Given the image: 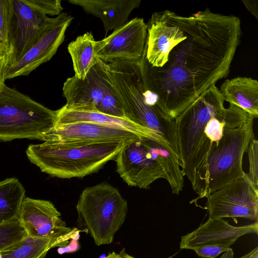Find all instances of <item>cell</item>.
I'll return each instance as SVG.
<instances>
[{
    "label": "cell",
    "instance_id": "1",
    "mask_svg": "<svg viewBox=\"0 0 258 258\" xmlns=\"http://www.w3.org/2000/svg\"><path fill=\"white\" fill-rule=\"evenodd\" d=\"M160 13L187 37L178 46L199 96L228 76L242 34L238 17L215 13L208 8L190 16L169 10Z\"/></svg>",
    "mask_w": 258,
    "mask_h": 258
},
{
    "label": "cell",
    "instance_id": "2",
    "mask_svg": "<svg viewBox=\"0 0 258 258\" xmlns=\"http://www.w3.org/2000/svg\"><path fill=\"white\" fill-rule=\"evenodd\" d=\"M219 89L213 85L175 119L181 169L192 186L210 151L225 132L244 124L249 115L230 104L227 108Z\"/></svg>",
    "mask_w": 258,
    "mask_h": 258
},
{
    "label": "cell",
    "instance_id": "3",
    "mask_svg": "<svg viewBox=\"0 0 258 258\" xmlns=\"http://www.w3.org/2000/svg\"><path fill=\"white\" fill-rule=\"evenodd\" d=\"M140 60H101L124 117L156 134L180 158L174 119L159 108V97L147 85Z\"/></svg>",
    "mask_w": 258,
    "mask_h": 258
},
{
    "label": "cell",
    "instance_id": "4",
    "mask_svg": "<svg viewBox=\"0 0 258 258\" xmlns=\"http://www.w3.org/2000/svg\"><path fill=\"white\" fill-rule=\"evenodd\" d=\"M116 172L130 186L148 189L160 178L166 179L172 194L184 186L180 158L158 141L143 138L126 144L116 155Z\"/></svg>",
    "mask_w": 258,
    "mask_h": 258
},
{
    "label": "cell",
    "instance_id": "5",
    "mask_svg": "<svg viewBox=\"0 0 258 258\" xmlns=\"http://www.w3.org/2000/svg\"><path fill=\"white\" fill-rule=\"evenodd\" d=\"M127 143H62L52 141L30 145L26 155L40 170L52 176L70 179L95 173L115 158Z\"/></svg>",
    "mask_w": 258,
    "mask_h": 258
},
{
    "label": "cell",
    "instance_id": "6",
    "mask_svg": "<svg viewBox=\"0 0 258 258\" xmlns=\"http://www.w3.org/2000/svg\"><path fill=\"white\" fill-rule=\"evenodd\" d=\"M254 119L249 115L244 124L225 132L218 144L208 153L192 186L198 195L196 200L207 198L244 176L243 156L249 143L255 138L253 131Z\"/></svg>",
    "mask_w": 258,
    "mask_h": 258
},
{
    "label": "cell",
    "instance_id": "7",
    "mask_svg": "<svg viewBox=\"0 0 258 258\" xmlns=\"http://www.w3.org/2000/svg\"><path fill=\"white\" fill-rule=\"evenodd\" d=\"M76 210L78 221L90 232L97 246L111 243L124 223L128 204L119 190L107 182L85 188Z\"/></svg>",
    "mask_w": 258,
    "mask_h": 258
},
{
    "label": "cell",
    "instance_id": "8",
    "mask_svg": "<svg viewBox=\"0 0 258 258\" xmlns=\"http://www.w3.org/2000/svg\"><path fill=\"white\" fill-rule=\"evenodd\" d=\"M56 124V110L5 85L0 92V141L42 140Z\"/></svg>",
    "mask_w": 258,
    "mask_h": 258
},
{
    "label": "cell",
    "instance_id": "9",
    "mask_svg": "<svg viewBox=\"0 0 258 258\" xmlns=\"http://www.w3.org/2000/svg\"><path fill=\"white\" fill-rule=\"evenodd\" d=\"M73 19L66 12L55 18L48 17L22 56L9 66L6 79L28 76L41 64L49 61L63 42L66 31Z\"/></svg>",
    "mask_w": 258,
    "mask_h": 258
},
{
    "label": "cell",
    "instance_id": "10",
    "mask_svg": "<svg viewBox=\"0 0 258 258\" xmlns=\"http://www.w3.org/2000/svg\"><path fill=\"white\" fill-rule=\"evenodd\" d=\"M209 218L241 217L257 220L258 186L244 176L208 195Z\"/></svg>",
    "mask_w": 258,
    "mask_h": 258
},
{
    "label": "cell",
    "instance_id": "11",
    "mask_svg": "<svg viewBox=\"0 0 258 258\" xmlns=\"http://www.w3.org/2000/svg\"><path fill=\"white\" fill-rule=\"evenodd\" d=\"M148 25L143 18H135L96 41L95 53L102 61L117 59L140 60L145 51Z\"/></svg>",
    "mask_w": 258,
    "mask_h": 258
},
{
    "label": "cell",
    "instance_id": "12",
    "mask_svg": "<svg viewBox=\"0 0 258 258\" xmlns=\"http://www.w3.org/2000/svg\"><path fill=\"white\" fill-rule=\"evenodd\" d=\"M18 220L27 236L44 238L66 235H77L78 231L67 226L61 213L49 201L25 197Z\"/></svg>",
    "mask_w": 258,
    "mask_h": 258
},
{
    "label": "cell",
    "instance_id": "13",
    "mask_svg": "<svg viewBox=\"0 0 258 258\" xmlns=\"http://www.w3.org/2000/svg\"><path fill=\"white\" fill-rule=\"evenodd\" d=\"M143 138H145L112 125L77 122L56 125L42 141L62 143H128Z\"/></svg>",
    "mask_w": 258,
    "mask_h": 258
},
{
    "label": "cell",
    "instance_id": "14",
    "mask_svg": "<svg viewBox=\"0 0 258 258\" xmlns=\"http://www.w3.org/2000/svg\"><path fill=\"white\" fill-rule=\"evenodd\" d=\"M109 85V80L101 61L91 69L85 80L75 76L68 78L62 87L63 96L66 104L65 109L85 111H97L104 92Z\"/></svg>",
    "mask_w": 258,
    "mask_h": 258
},
{
    "label": "cell",
    "instance_id": "15",
    "mask_svg": "<svg viewBox=\"0 0 258 258\" xmlns=\"http://www.w3.org/2000/svg\"><path fill=\"white\" fill-rule=\"evenodd\" d=\"M257 221L247 225L232 226L223 219H210L192 232L181 237L180 249H192L207 245L229 248L240 236L257 234Z\"/></svg>",
    "mask_w": 258,
    "mask_h": 258
},
{
    "label": "cell",
    "instance_id": "16",
    "mask_svg": "<svg viewBox=\"0 0 258 258\" xmlns=\"http://www.w3.org/2000/svg\"><path fill=\"white\" fill-rule=\"evenodd\" d=\"M147 25L146 59L152 67L160 68L168 61L172 49L187 37L177 26L167 23L160 12L153 13Z\"/></svg>",
    "mask_w": 258,
    "mask_h": 258
},
{
    "label": "cell",
    "instance_id": "17",
    "mask_svg": "<svg viewBox=\"0 0 258 258\" xmlns=\"http://www.w3.org/2000/svg\"><path fill=\"white\" fill-rule=\"evenodd\" d=\"M12 1L11 33L12 54L10 65L22 56L32 39L48 18L29 5L26 0Z\"/></svg>",
    "mask_w": 258,
    "mask_h": 258
},
{
    "label": "cell",
    "instance_id": "18",
    "mask_svg": "<svg viewBox=\"0 0 258 258\" xmlns=\"http://www.w3.org/2000/svg\"><path fill=\"white\" fill-rule=\"evenodd\" d=\"M81 7L88 14L101 20L106 34L115 30L128 22L132 11L138 8L141 0H68Z\"/></svg>",
    "mask_w": 258,
    "mask_h": 258
},
{
    "label": "cell",
    "instance_id": "19",
    "mask_svg": "<svg viewBox=\"0 0 258 258\" xmlns=\"http://www.w3.org/2000/svg\"><path fill=\"white\" fill-rule=\"evenodd\" d=\"M77 122H91L116 126L135 133L144 138L156 140L171 149L168 144L156 134L125 118L111 116L97 111L68 110L62 107L56 110V125Z\"/></svg>",
    "mask_w": 258,
    "mask_h": 258
},
{
    "label": "cell",
    "instance_id": "20",
    "mask_svg": "<svg viewBox=\"0 0 258 258\" xmlns=\"http://www.w3.org/2000/svg\"><path fill=\"white\" fill-rule=\"evenodd\" d=\"M225 101L235 105L255 118L258 117V82L250 77L227 79L219 89Z\"/></svg>",
    "mask_w": 258,
    "mask_h": 258
},
{
    "label": "cell",
    "instance_id": "21",
    "mask_svg": "<svg viewBox=\"0 0 258 258\" xmlns=\"http://www.w3.org/2000/svg\"><path fill=\"white\" fill-rule=\"evenodd\" d=\"M77 235L44 238L27 236L12 247L0 250V258H44L51 248L66 245Z\"/></svg>",
    "mask_w": 258,
    "mask_h": 258
},
{
    "label": "cell",
    "instance_id": "22",
    "mask_svg": "<svg viewBox=\"0 0 258 258\" xmlns=\"http://www.w3.org/2000/svg\"><path fill=\"white\" fill-rule=\"evenodd\" d=\"M96 41L92 33L87 32L78 36L68 46L75 76L79 79L85 80L91 69L98 62L95 49Z\"/></svg>",
    "mask_w": 258,
    "mask_h": 258
},
{
    "label": "cell",
    "instance_id": "23",
    "mask_svg": "<svg viewBox=\"0 0 258 258\" xmlns=\"http://www.w3.org/2000/svg\"><path fill=\"white\" fill-rule=\"evenodd\" d=\"M25 189L15 177L0 181V224L18 219Z\"/></svg>",
    "mask_w": 258,
    "mask_h": 258
},
{
    "label": "cell",
    "instance_id": "24",
    "mask_svg": "<svg viewBox=\"0 0 258 258\" xmlns=\"http://www.w3.org/2000/svg\"><path fill=\"white\" fill-rule=\"evenodd\" d=\"M27 236L18 219L0 224V250L7 249Z\"/></svg>",
    "mask_w": 258,
    "mask_h": 258
},
{
    "label": "cell",
    "instance_id": "25",
    "mask_svg": "<svg viewBox=\"0 0 258 258\" xmlns=\"http://www.w3.org/2000/svg\"><path fill=\"white\" fill-rule=\"evenodd\" d=\"M12 15L13 1L0 0V48H11V33Z\"/></svg>",
    "mask_w": 258,
    "mask_h": 258
},
{
    "label": "cell",
    "instance_id": "26",
    "mask_svg": "<svg viewBox=\"0 0 258 258\" xmlns=\"http://www.w3.org/2000/svg\"><path fill=\"white\" fill-rule=\"evenodd\" d=\"M97 111L113 117L125 118L123 109L109 81L103 98L97 107Z\"/></svg>",
    "mask_w": 258,
    "mask_h": 258
},
{
    "label": "cell",
    "instance_id": "27",
    "mask_svg": "<svg viewBox=\"0 0 258 258\" xmlns=\"http://www.w3.org/2000/svg\"><path fill=\"white\" fill-rule=\"evenodd\" d=\"M38 11L46 15L58 16L63 9L60 0H26Z\"/></svg>",
    "mask_w": 258,
    "mask_h": 258
},
{
    "label": "cell",
    "instance_id": "28",
    "mask_svg": "<svg viewBox=\"0 0 258 258\" xmlns=\"http://www.w3.org/2000/svg\"><path fill=\"white\" fill-rule=\"evenodd\" d=\"M246 152L249 161V172L246 174L251 181L258 186V141L255 138L251 140Z\"/></svg>",
    "mask_w": 258,
    "mask_h": 258
},
{
    "label": "cell",
    "instance_id": "29",
    "mask_svg": "<svg viewBox=\"0 0 258 258\" xmlns=\"http://www.w3.org/2000/svg\"><path fill=\"white\" fill-rule=\"evenodd\" d=\"M12 54L11 48H0V92L5 85L6 74L11 63Z\"/></svg>",
    "mask_w": 258,
    "mask_h": 258
},
{
    "label": "cell",
    "instance_id": "30",
    "mask_svg": "<svg viewBox=\"0 0 258 258\" xmlns=\"http://www.w3.org/2000/svg\"><path fill=\"white\" fill-rule=\"evenodd\" d=\"M231 250L230 247L219 245H207L194 249L198 255L206 258H215L222 252Z\"/></svg>",
    "mask_w": 258,
    "mask_h": 258
},
{
    "label": "cell",
    "instance_id": "31",
    "mask_svg": "<svg viewBox=\"0 0 258 258\" xmlns=\"http://www.w3.org/2000/svg\"><path fill=\"white\" fill-rule=\"evenodd\" d=\"M242 2L246 9L258 20V1L257 0H242Z\"/></svg>",
    "mask_w": 258,
    "mask_h": 258
},
{
    "label": "cell",
    "instance_id": "32",
    "mask_svg": "<svg viewBox=\"0 0 258 258\" xmlns=\"http://www.w3.org/2000/svg\"><path fill=\"white\" fill-rule=\"evenodd\" d=\"M103 258H136L128 254L124 248L122 249L119 252L112 251Z\"/></svg>",
    "mask_w": 258,
    "mask_h": 258
},
{
    "label": "cell",
    "instance_id": "33",
    "mask_svg": "<svg viewBox=\"0 0 258 258\" xmlns=\"http://www.w3.org/2000/svg\"><path fill=\"white\" fill-rule=\"evenodd\" d=\"M241 258H258V247H255L251 251Z\"/></svg>",
    "mask_w": 258,
    "mask_h": 258
}]
</instances>
